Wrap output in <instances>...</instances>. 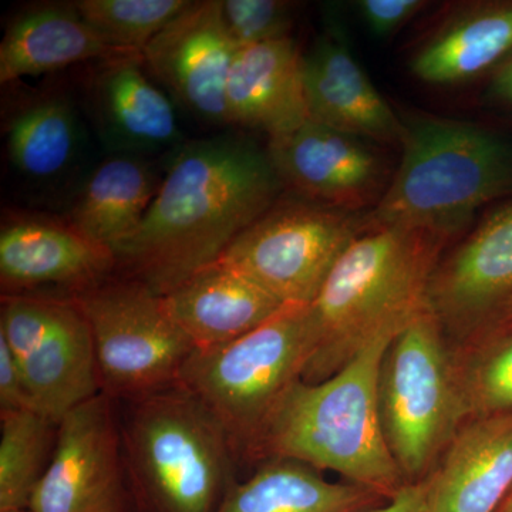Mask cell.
I'll return each instance as SVG.
<instances>
[{"mask_svg": "<svg viewBox=\"0 0 512 512\" xmlns=\"http://www.w3.org/2000/svg\"><path fill=\"white\" fill-rule=\"evenodd\" d=\"M116 255L69 222L15 218L0 231V279L3 295L33 289H73V295L106 281ZM72 295V296H73Z\"/></svg>", "mask_w": 512, "mask_h": 512, "instance_id": "17", "label": "cell"}, {"mask_svg": "<svg viewBox=\"0 0 512 512\" xmlns=\"http://www.w3.org/2000/svg\"><path fill=\"white\" fill-rule=\"evenodd\" d=\"M454 350L467 420L512 412V330Z\"/></svg>", "mask_w": 512, "mask_h": 512, "instance_id": "27", "label": "cell"}, {"mask_svg": "<svg viewBox=\"0 0 512 512\" xmlns=\"http://www.w3.org/2000/svg\"><path fill=\"white\" fill-rule=\"evenodd\" d=\"M363 512H427V485L409 484L396 497L373 510Z\"/></svg>", "mask_w": 512, "mask_h": 512, "instance_id": "32", "label": "cell"}, {"mask_svg": "<svg viewBox=\"0 0 512 512\" xmlns=\"http://www.w3.org/2000/svg\"><path fill=\"white\" fill-rule=\"evenodd\" d=\"M0 512H29L28 510H10V511H0Z\"/></svg>", "mask_w": 512, "mask_h": 512, "instance_id": "36", "label": "cell"}, {"mask_svg": "<svg viewBox=\"0 0 512 512\" xmlns=\"http://www.w3.org/2000/svg\"><path fill=\"white\" fill-rule=\"evenodd\" d=\"M309 117L379 144L399 143L402 120L370 82L336 15L302 57Z\"/></svg>", "mask_w": 512, "mask_h": 512, "instance_id": "15", "label": "cell"}, {"mask_svg": "<svg viewBox=\"0 0 512 512\" xmlns=\"http://www.w3.org/2000/svg\"><path fill=\"white\" fill-rule=\"evenodd\" d=\"M365 214L303 195L279 197L218 261L282 305H311L343 252L365 231Z\"/></svg>", "mask_w": 512, "mask_h": 512, "instance_id": "9", "label": "cell"}, {"mask_svg": "<svg viewBox=\"0 0 512 512\" xmlns=\"http://www.w3.org/2000/svg\"><path fill=\"white\" fill-rule=\"evenodd\" d=\"M491 93L495 99L512 106V55L494 70Z\"/></svg>", "mask_w": 512, "mask_h": 512, "instance_id": "33", "label": "cell"}, {"mask_svg": "<svg viewBox=\"0 0 512 512\" xmlns=\"http://www.w3.org/2000/svg\"><path fill=\"white\" fill-rule=\"evenodd\" d=\"M36 410L18 360L0 335V412Z\"/></svg>", "mask_w": 512, "mask_h": 512, "instance_id": "31", "label": "cell"}, {"mask_svg": "<svg viewBox=\"0 0 512 512\" xmlns=\"http://www.w3.org/2000/svg\"><path fill=\"white\" fill-rule=\"evenodd\" d=\"M379 409L384 439L407 484L423 483L467 421L456 350L429 306L386 350Z\"/></svg>", "mask_w": 512, "mask_h": 512, "instance_id": "7", "label": "cell"}, {"mask_svg": "<svg viewBox=\"0 0 512 512\" xmlns=\"http://www.w3.org/2000/svg\"><path fill=\"white\" fill-rule=\"evenodd\" d=\"M92 329L101 393L128 402L178 382L195 348L150 286L126 278L70 296Z\"/></svg>", "mask_w": 512, "mask_h": 512, "instance_id": "8", "label": "cell"}, {"mask_svg": "<svg viewBox=\"0 0 512 512\" xmlns=\"http://www.w3.org/2000/svg\"><path fill=\"white\" fill-rule=\"evenodd\" d=\"M512 55V0L473 3L454 13L414 53L421 82L453 86L497 69Z\"/></svg>", "mask_w": 512, "mask_h": 512, "instance_id": "22", "label": "cell"}, {"mask_svg": "<svg viewBox=\"0 0 512 512\" xmlns=\"http://www.w3.org/2000/svg\"><path fill=\"white\" fill-rule=\"evenodd\" d=\"M83 124L66 94H40L12 114L6 127L9 163L30 184L62 181L82 154Z\"/></svg>", "mask_w": 512, "mask_h": 512, "instance_id": "25", "label": "cell"}, {"mask_svg": "<svg viewBox=\"0 0 512 512\" xmlns=\"http://www.w3.org/2000/svg\"><path fill=\"white\" fill-rule=\"evenodd\" d=\"M450 241L423 229L363 231L309 305L311 356L302 380L328 379L377 336L400 332L423 312Z\"/></svg>", "mask_w": 512, "mask_h": 512, "instance_id": "2", "label": "cell"}, {"mask_svg": "<svg viewBox=\"0 0 512 512\" xmlns=\"http://www.w3.org/2000/svg\"><path fill=\"white\" fill-rule=\"evenodd\" d=\"M57 427L37 410L0 412V511L28 510L52 460Z\"/></svg>", "mask_w": 512, "mask_h": 512, "instance_id": "26", "label": "cell"}, {"mask_svg": "<svg viewBox=\"0 0 512 512\" xmlns=\"http://www.w3.org/2000/svg\"><path fill=\"white\" fill-rule=\"evenodd\" d=\"M99 63L90 82V106L109 154L150 157L184 144L175 103L147 76L140 53Z\"/></svg>", "mask_w": 512, "mask_h": 512, "instance_id": "16", "label": "cell"}, {"mask_svg": "<svg viewBox=\"0 0 512 512\" xmlns=\"http://www.w3.org/2000/svg\"><path fill=\"white\" fill-rule=\"evenodd\" d=\"M302 57L292 37L239 47L227 84L229 123L264 131L269 140L301 127L309 119Z\"/></svg>", "mask_w": 512, "mask_h": 512, "instance_id": "19", "label": "cell"}, {"mask_svg": "<svg viewBox=\"0 0 512 512\" xmlns=\"http://www.w3.org/2000/svg\"><path fill=\"white\" fill-rule=\"evenodd\" d=\"M221 15L235 45L247 47L288 39L295 5L284 0H220Z\"/></svg>", "mask_w": 512, "mask_h": 512, "instance_id": "29", "label": "cell"}, {"mask_svg": "<svg viewBox=\"0 0 512 512\" xmlns=\"http://www.w3.org/2000/svg\"><path fill=\"white\" fill-rule=\"evenodd\" d=\"M237 52L220 0H205L191 2L141 56L174 103L202 123L227 126V84Z\"/></svg>", "mask_w": 512, "mask_h": 512, "instance_id": "13", "label": "cell"}, {"mask_svg": "<svg viewBox=\"0 0 512 512\" xmlns=\"http://www.w3.org/2000/svg\"><path fill=\"white\" fill-rule=\"evenodd\" d=\"M269 158L296 194L350 212L375 208L386 191V167L363 138L309 117L284 137L269 140Z\"/></svg>", "mask_w": 512, "mask_h": 512, "instance_id": "14", "label": "cell"}, {"mask_svg": "<svg viewBox=\"0 0 512 512\" xmlns=\"http://www.w3.org/2000/svg\"><path fill=\"white\" fill-rule=\"evenodd\" d=\"M495 512H512V487L510 493L507 494V497L504 498L503 503Z\"/></svg>", "mask_w": 512, "mask_h": 512, "instance_id": "34", "label": "cell"}, {"mask_svg": "<svg viewBox=\"0 0 512 512\" xmlns=\"http://www.w3.org/2000/svg\"><path fill=\"white\" fill-rule=\"evenodd\" d=\"M190 3L187 0H79L74 6L111 49L141 55L148 43Z\"/></svg>", "mask_w": 512, "mask_h": 512, "instance_id": "28", "label": "cell"}, {"mask_svg": "<svg viewBox=\"0 0 512 512\" xmlns=\"http://www.w3.org/2000/svg\"><path fill=\"white\" fill-rule=\"evenodd\" d=\"M163 298L171 318L195 349L241 338L285 306L221 261L195 272Z\"/></svg>", "mask_w": 512, "mask_h": 512, "instance_id": "20", "label": "cell"}, {"mask_svg": "<svg viewBox=\"0 0 512 512\" xmlns=\"http://www.w3.org/2000/svg\"><path fill=\"white\" fill-rule=\"evenodd\" d=\"M116 52L72 5H40L20 13L0 43V83L66 69L90 60L111 59Z\"/></svg>", "mask_w": 512, "mask_h": 512, "instance_id": "23", "label": "cell"}, {"mask_svg": "<svg viewBox=\"0 0 512 512\" xmlns=\"http://www.w3.org/2000/svg\"><path fill=\"white\" fill-rule=\"evenodd\" d=\"M171 154L150 210L116 252L128 278L161 296L217 262L285 187L268 151L245 138L188 141Z\"/></svg>", "mask_w": 512, "mask_h": 512, "instance_id": "1", "label": "cell"}, {"mask_svg": "<svg viewBox=\"0 0 512 512\" xmlns=\"http://www.w3.org/2000/svg\"><path fill=\"white\" fill-rule=\"evenodd\" d=\"M120 436L133 512H217L238 481L224 427L180 384L130 402Z\"/></svg>", "mask_w": 512, "mask_h": 512, "instance_id": "5", "label": "cell"}, {"mask_svg": "<svg viewBox=\"0 0 512 512\" xmlns=\"http://www.w3.org/2000/svg\"><path fill=\"white\" fill-rule=\"evenodd\" d=\"M113 399L97 394L60 420L29 512H130Z\"/></svg>", "mask_w": 512, "mask_h": 512, "instance_id": "12", "label": "cell"}, {"mask_svg": "<svg viewBox=\"0 0 512 512\" xmlns=\"http://www.w3.org/2000/svg\"><path fill=\"white\" fill-rule=\"evenodd\" d=\"M320 473L292 458H269L232 485L217 512H363L387 503L366 488L332 483Z\"/></svg>", "mask_w": 512, "mask_h": 512, "instance_id": "24", "label": "cell"}, {"mask_svg": "<svg viewBox=\"0 0 512 512\" xmlns=\"http://www.w3.org/2000/svg\"><path fill=\"white\" fill-rule=\"evenodd\" d=\"M399 332L383 333L339 372L298 380L266 421L249 460L292 458L392 500L407 481L384 439L379 409L383 357Z\"/></svg>", "mask_w": 512, "mask_h": 512, "instance_id": "3", "label": "cell"}, {"mask_svg": "<svg viewBox=\"0 0 512 512\" xmlns=\"http://www.w3.org/2000/svg\"><path fill=\"white\" fill-rule=\"evenodd\" d=\"M0 335L18 360L37 412L57 424L101 393L92 329L72 299L3 295Z\"/></svg>", "mask_w": 512, "mask_h": 512, "instance_id": "10", "label": "cell"}, {"mask_svg": "<svg viewBox=\"0 0 512 512\" xmlns=\"http://www.w3.org/2000/svg\"><path fill=\"white\" fill-rule=\"evenodd\" d=\"M402 160L366 229H423L453 238L488 202L512 194V143L431 114H400Z\"/></svg>", "mask_w": 512, "mask_h": 512, "instance_id": "4", "label": "cell"}, {"mask_svg": "<svg viewBox=\"0 0 512 512\" xmlns=\"http://www.w3.org/2000/svg\"><path fill=\"white\" fill-rule=\"evenodd\" d=\"M161 181L150 157L109 154L80 184L67 222L116 255L136 234Z\"/></svg>", "mask_w": 512, "mask_h": 512, "instance_id": "21", "label": "cell"}, {"mask_svg": "<svg viewBox=\"0 0 512 512\" xmlns=\"http://www.w3.org/2000/svg\"><path fill=\"white\" fill-rule=\"evenodd\" d=\"M427 305L453 348L493 335L512 315V202L498 208L431 276Z\"/></svg>", "mask_w": 512, "mask_h": 512, "instance_id": "11", "label": "cell"}, {"mask_svg": "<svg viewBox=\"0 0 512 512\" xmlns=\"http://www.w3.org/2000/svg\"><path fill=\"white\" fill-rule=\"evenodd\" d=\"M356 8L369 32L376 37L393 35L427 6L421 0H360Z\"/></svg>", "mask_w": 512, "mask_h": 512, "instance_id": "30", "label": "cell"}, {"mask_svg": "<svg viewBox=\"0 0 512 512\" xmlns=\"http://www.w3.org/2000/svg\"><path fill=\"white\" fill-rule=\"evenodd\" d=\"M311 356L309 305H285L241 338L195 349L177 384L194 394L249 458L266 421L303 377Z\"/></svg>", "mask_w": 512, "mask_h": 512, "instance_id": "6", "label": "cell"}, {"mask_svg": "<svg viewBox=\"0 0 512 512\" xmlns=\"http://www.w3.org/2000/svg\"><path fill=\"white\" fill-rule=\"evenodd\" d=\"M510 330H512V315L510 316V318L505 320V322L503 323V325L500 326V328L495 330L493 335H490V336L498 335V333L510 332ZM490 336H487V338H490ZM481 340H483V339H481Z\"/></svg>", "mask_w": 512, "mask_h": 512, "instance_id": "35", "label": "cell"}, {"mask_svg": "<svg viewBox=\"0 0 512 512\" xmlns=\"http://www.w3.org/2000/svg\"><path fill=\"white\" fill-rule=\"evenodd\" d=\"M427 512H495L512 487V412L464 421L426 480Z\"/></svg>", "mask_w": 512, "mask_h": 512, "instance_id": "18", "label": "cell"}]
</instances>
